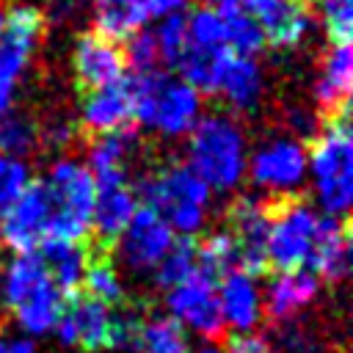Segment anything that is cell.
Segmentation results:
<instances>
[{
    "label": "cell",
    "instance_id": "obj_1",
    "mask_svg": "<svg viewBox=\"0 0 353 353\" xmlns=\"http://www.w3.org/2000/svg\"><path fill=\"white\" fill-rule=\"evenodd\" d=\"M3 303L28 334H47L55 328L66 295L50 279L39 251H17L3 270Z\"/></svg>",
    "mask_w": 353,
    "mask_h": 353
},
{
    "label": "cell",
    "instance_id": "obj_2",
    "mask_svg": "<svg viewBox=\"0 0 353 353\" xmlns=\"http://www.w3.org/2000/svg\"><path fill=\"white\" fill-rule=\"evenodd\" d=\"M188 168L210 190H232L240 185L248 154L240 124L226 113H210L196 121L188 143Z\"/></svg>",
    "mask_w": 353,
    "mask_h": 353
},
{
    "label": "cell",
    "instance_id": "obj_3",
    "mask_svg": "<svg viewBox=\"0 0 353 353\" xmlns=\"http://www.w3.org/2000/svg\"><path fill=\"white\" fill-rule=\"evenodd\" d=\"M306 165L312 168L314 196L325 215L347 218L353 196V141H350V113L323 119V130L312 138L306 152Z\"/></svg>",
    "mask_w": 353,
    "mask_h": 353
},
{
    "label": "cell",
    "instance_id": "obj_4",
    "mask_svg": "<svg viewBox=\"0 0 353 353\" xmlns=\"http://www.w3.org/2000/svg\"><path fill=\"white\" fill-rule=\"evenodd\" d=\"M135 196L185 237L204 226L210 188L182 163H168L146 174L138 182Z\"/></svg>",
    "mask_w": 353,
    "mask_h": 353
},
{
    "label": "cell",
    "instance_id": "obj_5",
    "mask_svg": "<svg viewBox=\"0 0 353 353\" xmlns=\"http://www.w3.org/2000/svg\"><path fill=\"white\" fill-rule=\"evenodd\" d=\"M132 85H135L132 121H138L146 130H157L163 135L179 138L188 135L201 119V94L193 85H188L182 77H171L157 69L138 77L132 74Z\"/></svg>",
    "mask_w": 353,
    "mask_h": 353
},
{
    "label": "cell",
    "instance_id": "obj_6",
    "mask_svg": "<svg viewBox=\"0 0 353 353\" xmlns=\"http://www.w3.org/2000/svg\"><path fill=\"white\" fill-rule=\"evenodd\" d=\"M41 182L50 193V207H52L47 237L66 243H85L91 234V212L97 199V185L88 165L63 157L52 163L47 179Z\"/></svg>",
    "mask_w": 353,
    "mask_h": 353
},
{
    "label": "cell",
    "instance_id": "obj_7",
    "mask_svg": "<svg viewBox=\"0 0 353 353\" xmlns=\"http://www.w3.org/2000/svg\"><path fill=\"white\" fill-rule=\"evenodd\" d=\"M268 268H306L317 234V212L298 196H281L268 204Z\"/></svg>",
    "mask_w": 353,
    "mask_h": 353
},
{
    "label": "cell",
    "instance_id": "obj_8",
    "mask_svg": "<svg viewBox=\"0 0 353 353\" xmlns=\"http://www.w3.org/2000/svg\"><path fill=\"white\" fill-rule=\"evenodd\" d=\"M44 30V14L36 6H11L0 33V116L11 110L19 74L25 72Z\"/></svg>",
    "mask_w": 353,
    "mask_h": 353
},
{
    "label": "cell",
    "instance_id": "obj_9",
    "mask_svg": "<svg viewBox=\"0 0 353 353\" xmlns=\"http://www.w3.org/2000/svg\"><path fill=\"white\" fill-rule=\"evenodd\" d=\"M58 339L66 347H80L83 353H102L113 345V306L77 290L66 298V306L55 323Z\"/></svg>",
    "mask_w": 353,
    "mask_h": 353
},
{
    "label": "cell",
    "instance_id": "obj_10",
    "mask_svg": "<svg viewBox=\"0 0 353 353\" xmlns=\"http://www.w3.org/2000/svg\"><path fill=\"white\" fill-rule=\"evenodd\" d=\"M268 201L240 196L226 210V234L237 248L240 270L259 276L268 270Z\"/></svg>",
    "mask_w": 353,
    "mask_h": 353
},
{
    "label": "cell",
    "instance_id": "obj_11",
    "mask_svg": "<svg viewBox=\"0 0 353 353\" xmlns=\"http://www.w3.org/2000/svg\"><path fill=\"white\" fill-rule=\"evenodd\" d=\"M50 193L44 182H33L19 193V199L0 215V240L14 254L17 251H36L39 243L47 237L50 226Z\"/></svg>",
    "mask_w": 353,
    "mask_h": 353
},
{
    "label": "cell",
    "instance_id": "obj_12",
    "mask_svg": "<svg viewBox=\"0 0 353 353\" xmlns=\"http://www.w3.org/2000/svg\"><path fill=\"white\" fill-rule=\"evenodd\" d=\"M168 312L182 325L204 336H218L223 328V314L218 303V281L204 270H193L185 281L168 290Z\"/></svg>",
    "mask_w": 353,
    "mask_h": 353
},
{
    "label": "cell",
    "instance_id": "obj_13",
    "mask_svg": "<svg viewBox=\"0 0 353 353\" xmlns=\"http://www.w3.org/2000/svg\"><path fill=\"white\" fill-rule=\"evenodd\" d=\"M248 171L259 188L290 193L306 176V146L290 135L273 138L254 152Z\"/></svg>",
    "mask_w": 353,
    "mask_h": 353
},
{
    "label": "cell",
    "instance_id": "obj_14",
    "mask_svg": "<svg viewBox=\"0 0 353 353\" xmlns=\"http://www.w3.org/2000/svg\"><path fill=\"white\" fill-rule=\"evenodd\" d=\"M121 248V259L132 270H152L174 245V229L149 207H138L116 240Z\"/></svg>",
    "mask_w": 353,
    "mask_h": 353
},
{
    "label": "cell",
    "instance_id": "obj_15",
    "mask_svg": "<svg viewBox=\"0 0 353 353\" xmlns=\"http://www.w3.org/2000/svg\"><path fill=\"white\" fill-rule=\"evenodd\" d=\"M243 6L259 25L265 44H273L279 50L298 47L314 25L306 0H243Z\"/></svg>",
    "mask_w": 353,
    "mask_h": 353
},
{
    "label": "cell",
    "instance_id": "obj_16",
    "mask_svg": "<svg viewBox=\"0 0 353 353\" xmlns=\"http://www.w3.org/2000/svg\"><path fill=\"white\" fill-rule=\"evenodd\" d=\"M135 113V85L132 77H121L110 85L85 91L80 105V127L91 135H102L119 127H127Z\"/></svg>",
    "mask_w": 353,
    "mask_h": 353
},
{
    "label": "cell",
    "instance_id": "obj_17",
    "mask_svg": "<svg viewBox=\"0 0 353 353\" xmlns=\"http://www.w3.org/2000/svg\"><path fill=\"white\" fill-rule=\"evenodd\" d=\"M72 66L80 88L94 91L102 85H110L124 77V55L116 47V41L99 36V33H83L74 41Z\"/></svg>",
    "mask_w": 353,
    "mask_h": 353
},
{
    "label": "cell",
    "instance_id": "obj_18",
    "mask_svg": "<svg viewBox=\"0 0 353 353\" xmlns=\"http://www.w3.org/2000/svg\"><path fill=\"white\" fill-rule=\"evenodd\" d=\"M312 273L328 284H336L350 270V229L347 218L325 215L317 221V234L309 256Z\"/></svg>",
    "mask_w": 353,
    "mask_h": 353
},
{
    "label": "cell",
    "instance_id": "obj_19",
    "mask_svg": "<svg viewBox=\"0 0 353 353\" xmlns=\"http://www.w3.org/2000/svg\"><path fill=\"white\" fill-rule=\"evenodd\" d=\"M350 77H353V52L350 44H331L320 77L314 83V102L323 110V119L350 113Z\"/></svg>",
    "mask_w": 353,
    "mask_h": 353
},
{
    "label": "cell",
    "instance_id": "obj_20",
    "mask_svg": "<svg viewBox=\"0 0 353 353\" xmlns=\"http://www.w3.org/2000/svg\"><path fill=\"white\" fill-rule=\"evenodd\" d=\"M138 132L127 124L102 135H94V143L88 149V171L94 176L97 188L127 182V163L135 154Z\"/></svg>",
    "mask_w": 353,
    "mask_h": 353
},
{
    "label": "cell",
    "instance_id": "obj_21",
    "mask_svg": "<svg viewBox=\"0 0 353 353\" xmlns=\"http://www.w3.org/2000/svg\"><path fill=\"white\" fill-rule=\"evenodd\" d=\"M135 210H138V196L127 182L97 188L94 212H91V232L97 237L94 245L113 248Z\"/></svg>",
    "mask_w": 353,
    "mask_h": 353
},
{
    "label": "cell",
    "instance_id": "obj_22",
    "mask_svg": "<svg viewBox=\"0 0 353 353\" xmlns=\"http://www.w3.org/2000/svg\"><path fill=\"white\" fill-rule=\"evenodd\" d=\"M215 97H223V102L240 113L254 110L256 102L262 99V69L254 58L248 55H237L229 50L221 77H218V88Z\"/></svg>",
    "mask_w": 353,
    "mask_h": 353
},
{
    "label": "cell",
    "instance_id": "obj_23",
    "mask_svg": "<svg viewBox=\"0 0 353 353\" xmlns=\"http://www.w3.org/2000/svg\"><path fill=\"white\" fill-rule=\"evenodd\" d=\"M218 303L223 323H229L240 334L251 331L259 320V290L254 284V276L243 270L226 273L218 281Z\"/></svg>",
    "mask_w": 353,
    "mask_h": 353
},
{
    "label": "cell",
    "instance_id": "obj_24",
    "mask_svg": "<svg viewBox=\"0 0 353 353\" xmlns=\"http://www.w3.org/2000/svg\"><path fill=\"white\" fill-rule=\"evenodd\" d=\"M320 279L306 270H279L268 287V314L273 320H292L303 306H309L317 295Z\"/></svg>",
    "mask_w": 353,
    "mask_h": 353
},
{
    "label": "cell",
    "instance_id": "obj_25",
    "mask_svg": "<svg viewBox=\"0 0 353 353\" xmlns=\"http://www.w3.org/2000/svg\"><path fill=\"white\" fill-rule=\"evenodd\" d=\"M39 256L55 281V287L69 298L80 290L83 284V270H85V243H66L47 237L39 243Z\"/></svg>",
    "mask_w": 353,
    "mask_h": 353
},
{
    "label": "cell",
    "instance_id": "obj_26",
    "mask_svg": "<svg viewBox=\"0 0 353 353\" xmlns=\"http://www.w3.org/2000/svg\"><path fill=\"white\" fill-rule=\"evenodd\" d=\"M210 6H212L215 14L221 17V25H223V44H226L232 52L254 58V55L265 47V36H262L259 25L254 22V17L245 11L243 0H212Z\"/></svg>",
    "mask_w": 353,
    "mask_h": 353
},
{
    "label": "cell",
    "instance_id": "obj_27",
    "mask_svg": "<svg viewBox=\"0 0 353 353\" xmlns=\"http://www.w3.org/2000/svg\"><path fill=\"white\" fill-rule=\"evenodd\" d=\"M94 3V33L124 41L135 30H141L149 19L146 0H91Z\"/></svg>",
    "mask_w": 353,
    "mask_h": 353
},
{
    "label": "cell",
    "instance_id": "obj_28",
    "mask_svg": "<svg viewBox=\"0 0 353 353\" xmlns=\"http://www.w3.org/2000/svg\"><path fill=\"white\" fill-rule=\"evenodd\" d=\"M83 292H88L91 298L108 303V306H119L124 301V287L121 279L113 268L110 259V248L102 245H85V270H83Z\"/></svg>",
    "mask_w": 353,
    "mask_h": 353
},
{
    "label": "cell",
    "instance_id": "obj_29",
    "mask_svg": "<svg viewBox=\"0 0 353 353\" xmlns=\"http://www.w3.org/2000/svg\"><path fill=\"white\" fill-rule=\"evenodd\" d=\"M141 353H188V334L185 325L171 314H152L141 323L138 347Z\"/></svg>",
    "mask_w": 353,
    "mask_h": 353
},
{
    "label": "cell",
    "instance_id": "obj_30",
    "mask_svg": "<svg viewBox=\"0 0 353 353\" xmlns=\"http://www.w3.org/2000/svg\"><path fill=\"white\" fill-rule=\"evenodd\" d=\"M39 146V124L22 110H8L0 116V154L25 157Z\"/></svg>",
    "mask_w": 353,
    "mask_h": 353
},
{
    "label": "cell",
    "instance_id": "obj_31",
    "mask_svg": "<svg viewBox=\"0 0 353 353\" xmlns=\"http://www.w3.org/2000/svg\"><path fill=\"white\" fill-rule=\"evenodd\" d=\"M196 259H199V270H204L215 281H221L232 270H240L237 248L226 232H215L201 245H196Z\"/></svg>",
    "mask_w": 353,
    "mask_h": 353
},
{
    "label": "cell",
    "instance_id": "obj_32",
    "mask_svg": "<svg viewBox=\"0 0 353 353\" xmlns=\"http://www.w3.org/2000/svg\"><path fill=\"white\" fill-rule=\"evenodd\" d=\"M193 270H199V259H196V243L190 237L174 240V245L168 248V254L157 262V284L160 287H176L179 281H185Z\"/></svg>",
    "mask_w": 353,
    "mask_h": 353
},
{
    "label": "cell",
    "instance_id": "obj_33",
    "mask_svg": "<svg viewBox=\"0 0 353 353\" xmlns=\"http://www.w3.org/2000/svg\"><path fill=\"white\" fill-rule=\"evenodd\" d=\"M154 41H157V52H160V63L163 66H176L182 52L188 50V30H185V14L171 11L160 19L157 30H154Z\"/></svg>",
    "mask_w": 353,
    "mask_h": 353
},
{
    "label": "cell",
    "instance_id": "obj_34",
    "mask_svg": "<svg viewBox=\"0 0 353 353\" xmlns=\"http://www.w3.org/2000/svg\"><path fill=\"white\" fill-rule=\"evenodd\" d=\"M188 44L190 47H226L223 44V25L212 6H199L185 17Z\"/></svg>",
    "mask_w": 353,
    "mask_h": 353
},
{
    "label": "cell",
    "instance_id": "obj_35",
    "mask_svg": "<svg viewBox=\"0 0 353 353\" xmlns=\"http://www.w3.org/2000/svg\"><path fill=\"white\" fill-rule=\"evenodd\" d=\"M127 47L121 50L124 55V66L132 69V74H149L160 69V52H157V41H154V30H135L130 39H124Z\"/></svg>",
    "mask_w": 353,
    "mask_h": 353
},
{
    "label": "cell",
    "instance_id": "obj_36",
    "mask_svg": "<svg viewBox=\"0 0 353 353\" xmlns=\"http://www.w3.org/2000/svg\"><path fill=\"white\" fill-rule=\"evenodd\" d=\"M320 17L331 44H350L353 0H320Z\"/></svg>",
    "mask_w": 353,
    "mask_h": 353
},
{
    "label": "cell",
    "instance_id": "obj_37",
    "mask_svg": "<svg viewBox=\"0 0 353 353\" xmlns=\"http://www.w3.org/2000/svg\"><path fill=\"white\" fill-rule=\"evenodd\" d=\"M30 185V171L19 157L0 154V215L19 199V193Z\"/></svg>",
    "mask_w": 353,
    "mask_h": 353
},
{
    "label": "cell",
    "instance_id": "obj_38",
    "mask_svg": "<svg viewBox=\"0 0 353 353\" xmlns=\"http://www.w3.org/2000/svg\"><path fill=\"white\" fill-rule=\"evenodd\" d=\"M270 347H273V353H323L320 342L309 331H303V328H287V331H281V336Z\"/></svg>",
    "mask_w": 353,
    "mask_h": 353
},
{
    "label": "cell",
    "instance_id": "obj_39",
    "mask_svg": "<svg viewBox=\"0 0 353 353\" xmlns=\"http://www.w3.org/2000/svg\"><path fill=\"white\" fill-rule=\"evenodd\" d=\"M226 353H273L270 342L256 336V334H234L229 339V350Z\"/></svg>",
    "mask_w": 353,
    "mask_h": 353
},
{
    "label": "cell",
    "instance_id": "obj_40",
    "mask_svg": "<svg viewBox=\"0 0 353 353\" xmlns=\"http://www.w3.org/2000/svg\"><path fill=\"white\" fill-rule=\"evenodd\" d=\"M0 353H39V347L22 336H0Z\"/></svg>",
    "mask_w": 353,
    "mask_h": 353
},
{
    "label": "cell",
    "instance_id": "obj_41",
    "mask_svg": "<svg viewBox=\"0 0 353 353\" xmlns=\"http://www.w3.org/2000/svg\"><path fill=\"white\" fill-rule=\"evenodd\" d=\"M188 0H146V8H149V17H165L171 11H179Z\"/></svg>",
    "mask_w": 353,
    "mask_h": 353
},
{
    "label": "cell",
    "instance_id": "obj_42",
    "mask_svg": "<svg viewBox=\"0 0 353 353\" xmlns=\"http://www.w3.org/2000/svg\"><path fill=\"white\" fill-rule=\"evenodd\" d=\"M77 6H80V0H50V11H52L55 19L72 17V14L77 11Z\"/></svg>",
    "mask_w": 353,
    "mask_h": 353
},
{
    "label": "cell",
    "instance_id": "obj_43",
    "mask_svg": "<svg viewBox=\"0 0 353 353\" xmlns=\"http://www.w3.org/2000/svg\"><path fill=\"white\" fill-rule=\"evenodd\" d=\"M3 25H6V8L0 6V33H3Z\"/></svg>",
    "mask_w": 353,
    "mask_h": 353
},
{
    "label": "cell",
    "instance_id": "obj_44",
    "mask_svg": "<svg viewBox=\"0 0 353 353\" xmlns=\"http://www.w3.org/2000/svg\"><path fill=\"white\" fill-rule=\"evenodd\" d=\"M199 353H221L218 347H204V350H199Z\"/></svg>",
    "mask_w": 353,
    "mask_h": 353
}]
</instances>
